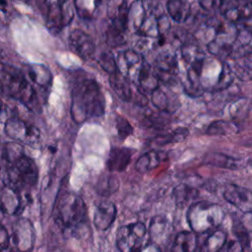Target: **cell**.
I'll use <instances>...</instances> for the list:
<instances>
[{"label":"cell","instance_id":"cell-21","mask_svg":"<svg viewBox=\"0 0 252 252\" xmlns=\"http://www.w3.org/2000/svg\"><path fill=\"white\" fill-rule=\"evenodd\" d=\"M116 207L112 202L103 201L98 204L94 215V224L98 230L109 228L116 218Z\"/></svg>","mask_w":252,"mask_h":252},{"label":"cell","instance_id":"cell-39","mask_svg":"<svg viewBox=\"0 0 252 252\" xmlns=\"http://www.w3.org/2000/svg\"><path fill=\"white\" fill-rule=\"evenodd\" d=\"M105 41L110 47H119L126 43L124 32L109 25L105 31Z\"/></svg>","mask_w":252,"mask_h":252},{"label":"cell","instance_id":"cell-9","mask_svg":"<svg viewBox=\"0 0 252 252\" xmlns=\"http://www.w3.org/2000/svg\"><path fill=\"white\" fill-rule=\"evenodd\" d=\"M4 132L12 140L27 145L35 144L40 139L39 130L19 117L8 118L4 124Z\"/></svg>","mask_w":252,"mask_h":252},{"label":"cell","instance_id":"cell-43","mask_svg":"<svg viewBox=\"0 0 252 252\" xmlns=\"http://www.w3.org/2000/svg\"><path fill=\"white\" fill-rule=\"evenodd\" d=\"M115 127L117 130V134L121 140H125L128 136H130L133 133V127L128 122V120L121 115L116 116Z\"/></svg>","mask_w":252,"mask_h":252},{"label":"cell","instance_id":"cell-12","mask_svg":"<svg viewBox=\"0 0 252 252\" xmlns=\"http://www.w3.org/2000/svg\"><path fill=\"white\" fill-rule=\"evenodd\" d=\"M154 70L159 82L165 85L172 84L179 70L177 56L168 51L159 53L154 61Z\"/></svg>","mask_w":252,"mask_h":252},{"label":"cell","instance_id":"cell-52","mask_svg":"<svg viewBox=\"0 0 252 252\" xmlns=\"http://www.w3.org/2000/svg\"><path fill=\"white\" fill-rule=\"evenodd\" d=\"M0 252H1V250H0Z\"/></svg>","mask_w":252,"mask_h":252},{"label":"cell","instance_id":"cell-49","mask_svg":"<svg viewBox=\"0 0 252 252\" xmlns=\"http://www.w3.org/2000/svg\"><path fill=\"white\" fill-rule=\"evenodd\" d=\"M66 0H44V2L47 4V7L51 6H57L62 3H64Z\"/></svg>","mask_w":252,"mask_h":252},{"label":"cell","instance_id":"cell-20","mask_svg":"<svg viewBox=\"0 0 252 252\" xmlns=\"http://www.w3.org/2000/svg\"><path fill=\"white\" fill-rule=\"evenodd\" d=\"M128 10L127 0H108L106 13L111 25L124 32L127 31Z\"/></svg>","mask_w":252,"mask_h":252},{"label":"cell","instance_id":"cell-32","mask_svg":"<svg viewBox=\"0 0 252 252\" xmlns=\"http://www.w3.org/2000/svg\"><path fill=\"white\" fill-rule=\"evenodd\" d=\"M198 195L199 193L194 187L186 184L176 186L172 192L174 202L179 207H184L190 201H194Z\"/></svg>","mask_w":252,"mask_h":252},{"label":"cell","instance_id":"cell-42","mask_svg":"<svg viewBox=\"0 0 252 252\" xmlns=\"http://www.w3.org/2000/svg\"><path fill=\"white\" fill-rule=\"evenodd\" d=\"M98 64L109 75L118 71L117 65H116V59L111 52L101 53L98 58Z\"/></svg>","mask_w":252,"mask_h":252},{"label":"cell","instance_id":"cell-26","mask_svg":"<svg viewBox=\"0 0 252 252\" xmlns=\"http://www.w3.org/2000/svg\"><path fill=\"white\" fill-rule=\"evenodd\" d=\"M228 61L227 64L234 77L241 81L252 80V54L236 59H228Z\"/></svg>","mask_w":252,"mask_h":252},{"label":"cell","instance_id":"cell-45","mask_svg":"<svg viewBox=\"0 0 252 252\" xmlns=\"http://www.w3.org/2000/svg\"><path fill=\"white\" fill-rule=\"evenodd\" d=\"M198 2L200 7L207 12L217 11L220 9L223 4V0H198Z\"/></svg>","mask_w":252,"mask_h":252},{"label":"cell","instance_id":"cell-46","mask_svg":"<svg viewBox=\"0 0 252 252\" xmlns=\"http://www.w3.org/2000/svg\"><path fill=\"white\" fill-rule=\"evenodd\" d=\"M219 252H244V248L239 240H228Z\"/></svg>","mask_w":252,"mask_h":252},{"label":"cell","instance_id":"cell-5","mask_svg":"<svg viewBox=\"0 0 252 252\" xmlns=\"http://www.w3.org/2000/svg\"><path fill=\"white\" fill-rule=\"evenodd\" d=\"M223 219L222 208L207 201L195 202L187 210V221L195 233H205L217 229Z\"/></svg>","mask_w":252,"mask_h":252},{"label":"cell","instance_id":"cell-2","mask_svg":"<svg viewBox=\"0 0 252 252\" xmlns=\"http://www.w3.org/2000/svg\"><path fill=\"white\" fill-rule=\"evenodd\" d=\"M0 92L33 112L40 110L36 92L23 71L2 62H0Z\"/></svg>","mask_w":252,"mask_h":252},{"label":"cell","instance_id":"cell-50","mask_svg":"<svg viewBox=\"0 0 252 252\" xmlns=\"http://www.w3.org/2000/svg\"><path fill=\"white\" fill-rule=\"evenodd\" d=\"M12 1H15V2H20V3H27L29 0H12Z\"/></svg>","mask_w":252,"mask_h":252},{"label":"cell","instance_id":"cell-8","mask_svg":"<svg viewBox=\"0 0 252 252\" xmlns=\"http://www.w3.org/2000/svg\"><path fill=\"white\" fill-rule=\"evenodd\" d=\"M147 234L146 225L137 221L123 225L116 233V246L120 252H135L144 245Z\"/></svg>","mask_w":252,"mask_h":252},{"label":"cell","instance_id":"cell-51","mask_svg":"<svg viewBox=\"0 0 252 252\" xmlns=\"http://www.w3.org/2000/svg\"><path fill=\"white\" fill-rule=\"evenodd\" d=\"M247 163H248V165H249V166L252 168V158H251V159H249Z\"/></svg>","mask_w":252,"mask_h":252},{"label":"cell","instance_id":"cell-3","mask_svg":"<svg viewBox=\"0 0 252 252\" xmlns=\"http://www.w3.org/2000/svg\"><path fill=\"white\" fill-rule=\"evenodd\" d=\"M87 217V207L80 196L67 192L58 200L54 220L63 232L76 234L86 223Z\"/></svg>","mask_w":252,"mask_h":252},{"label":"cell","instance_id":"cell-14","mask_svg":"<svg viewBox=\"0 0 252 252\" xmlns=\"http://www.w3.org/2000/svg\"><path fill=\"white\" fill-rule=\"evenodd\" d=\"M70 49L84 60L91 59L95 51V44L93 37L80 29L73 30L68 37Z\"/></svg>","mask_w":252,"mask_h":252},{"label":"cell","instance_id":"cell-37","mask_svg":"<svg viewBox=\"0 0 252 252\" xmlns=\"http://www.w3.org/2000/svg\"><path fill=\"white\" fill-rule=\"evenodd\" d=\"M188 133H189V131L187 128H178L170 133H167L164 135H158V136L155 137L152 140V143L157 146H163L168 143L180 142L187 137Z\"/></svg>","mask_w":252,"mask_h":252},{"label":"cell","instance_id":"cell-44","mask_svg":"<svg viewBox=\"0 0 252 252\" xmlns=\"http://www.w3.org/2000/svg\"><path fill=\"white\" fill-rule=\"evenodd\" d=\"M161 113H151L146 117L145 123L150 127L163 128L168 123V120L163 115H161Z\"/></svg>","mask_w":252,"mask_h":252},{"label":"cell","instance_id":"cell-28","mask_svg":"<svg viewBox=\"0 0 252 252\" xmlns=\"http://www.w3.org/2000/svg\"><path fill=\"white\" fill-rule=\"evenodd\" d=\"M109 83L112 90L120 99L124 101H130L132 99V89L130 87V81L119 71L109 75Z\"/></svg>","mask_w":252,"mask_h":252},{"label":"cell","instance_id":"cell-17","mask_svg":"<svg viewBox=\"0 0 252 252\" xmlns=\"http://www.w3.org/2000/svg\"><path fill=\"white\" fill-rule=\"evenodd\" d=\"M173 227L170 221L164 216H156L152 219L149 226V234L153 243L157 244L158 247L167 245Z\"/></svg>","mask_w":252,"mask_h":252},{"label":"cell","instance_id":"cell-33","mask_svg":"<svg viewBox=\"0 0 252 252\" xmlns=\"http://www.w3.org/2000/svg\"><path fill=\"white\" fill-rule=\"evenodd\" d=\"M161 14V13H160ZM158 12L151 14L136 32V33L142 37H149V38H158L160 33L158 27Z\"/></svg>","mask_w":252,"mask_h":252},{"label":"cell","instance_id":"cell-35","mask_svg":"<svg viewBox=\"0 0 252 252\" xmlns=\"http://www.w3.org/2000/svg\"><path fill=\"white\" fill-rule=\"evenodd\" d=\"M100 0H74V8L77 14L85 20L94 18Z\"/></svg>","mask_w":252,"mask_h":252},{"label":"cell","instance_id":"cell-22","mask_svg":"<svg viewBox=\"0 0 252 252\" xmlns=\"http://www.w3.org/2000/svg\"><path fill=\"white\" fill-rule=\"evenodd\" d=\"M225 21L233 24H241L252 19V0H239L235 5L227 7L223 11Z\"/></svg>","mask_w":252,"mask_h":252},{"label":"cell","instance_id":"cell-24","mask_svg":"<svg viewBox=\"0 0 252 252\" xmlns=\"http://www.w3.org/2000/svg\"><path fill=\"white\" fill-rule=\"evenodd\" d=\"M167 158L168 157L165 152L153 150L147 152L137 159L135 163V168L137 171L144 173L156 168L162 161H165Z\"/></svg>","mask_w":252,"mask_h":252},{"label":"cell","instance_id":"cell-16","mask_svg":"<svg viewBox=\"0 0 252 252\" xmlns=\"http://www.w3.org/2000/svg\"><path fill=\"white\" fill-rule=\"evenodd\" d=\"M249 54H252V28L242 23L237 24V33L228 59H236Z\"/></svg>","mask_w":252,"mask_h":252},{"label":"cell","instance_id":"cell-15","mask_svg":"<svg viewBox=\"0 0 252 252\" xmlns=\"http://www.w3.org/2000/svg\"><path fill=\"white\" fill-rule=\"evenodd\" d=\"M223 198L244 214L252 213V191L250 189L229 184L223 191Z\"/></svg>","mask_w":252,"mask_h":252},{"label":"cell","instance_id":"cell-10","mask_svg":"<svg viewBox=\"0 0 252 252\" xmlns=\"http://www.w3.org/2000/svg\"><path fill=\"white\" fill-rule=\"evenodd\" d=\"M115 59L117 70L135 84L138 73L146 58L135 49H125L118 52Z\"/></svg>","mask_w":252,"mask_h":252},{"label":"cell","instance_id":"cell-34","mask_svg":"<svg viewBox=\"0 0 252 252\" xmlns=\"http://www.w3.org/2000/svg\"><path fill=\"white\" fill-rule=\"evenodd\" d=\"M204 161L208 164L218 167H224L229 169H235L237 167V160L234 158L220 153H210L206 155Z\"/></svg>","mask_w":252,"mask_h":252},{"label":"cell","instance_id":"cell-30","mask_svg":"<svg viewBox=\"0 0 252 252\" xmlns=\"http://www.w3.org/2000/svg\"><path fill=\"white\" fill-rule=\"evenodd\" d=\"M225 242L226 233L220 229H215L204 241L201 252H219Z\"/></svg>","mask_w":252,"mask_h":252},{"label":"cell","instance_id":"cell-19","mask_svg":"<svg viewBox=\"0 0 252 252\" xmlns=\"http://www.w3.org/2000/svg\"><path fill=\"white\" fill-rule=\"evenodd\" d=\"M0 207L5 214L15 216L22 211V199L20 191L5 184L0 187Z\"/></svg>","mask_w":252,"mask_h":252},{"label":"cell","instance_id":"cell-47","mask_svg":"<svg viewBox=\"0 0 252 252\" xmlns=\"http://www.w3.org/2000/svg\"><path fill=\"white\" fill-rule=\"evenodd\" d=\"M10 235L6 227L0 222V250H5L9 247Z\"/></svg>","mask_w":252,"mask_h":252},{"label":"cell","instance_id":"cell-31","mask_svg":"<svg viewBox=\"0 0 252 252\" xmlns=\"http://www.w3.org/2000/svg\"><path fill=\"white\" fill-rule=\"evenodd\" d=\"M119 188V180L111 174H104L101 175L96 184H95V191L98 195L107 197L115 193Z\"/></svg>","mask_w":252,"mask_h":252},{"label":"cell","instance_id":"cell-1","mask_svg":"<svg viewBox=\"0 0 252 252\" xmlns=\"http://www.w3.org/2000/svg\"><path fill=\"white\" fill-rule=\"evenodd\" d=\"M104 111L105 98L97 82L88 78L77 82L71 94L72 119L81 124L91 118L102 116Z\"/></svg>","mask_w":252,"mask_h":252},{"label":"cell","instance_id":"cell-13","mask_svg":"<svg viewBox=\"0 0 252 252\" xmlns=\"http://www.w3.org/2000/svg\"><path fill=\"white\" fill-rule=\"evenodd\" d=\"M157 11L158 8L154 0H133L128 10L127 30L136 32L144 21Z\"/></svg>","mask_w":252,"mask_h":252},{"label":"cell","instance_id":"cell-48","mask_svg":"<svg viewBox=\"0 0 252 252\" xmlns=\"http://www.w3.org/2000/svg\"><path fill=\"white\" fill-rule=\"evenodd\" d=\"M135 252H161V249L157 244L151 243V244H147L145 246L143 245L141 248H139Z\"/></svg>","mask_w":252,"mask_h":252},{"label":"cell","instance_id":"cell-7","mask_svg":"<svg viewBox=\"0 0 252 252\" xmlns=\"http://www.w3.org/2000/svg\"><path fill=\"white\" fill-rule=\"evenodd\" d=\"M35 240V230L29 219L19 218L13 224L9 252H32Z\"/></svg>","mask_w":252,"mask_h":252},{"label":"cell","instance_id":"cell-38","mask_svg":"<svg viewBox=\"0 0 252 252\" xmlns=\"http://www.w3.org/2000/svg\"><path fill=\"white\" fill-rule=\"evenodd\" d=\"M181 59L184 62V64H186V66L199 61L201 59H203L206 54L204 53V51L195 44H185L182 48H181Z\"/></svg>","mask_w":252,"mask_h":252},{"label":"cell","instance_id":"cell-6","mask_svg":"<svg viewBox=\"0 0 252 252\" xmlns=\"http://www.w3.org/2000/svg\"><path fill=\"white\" fill-rule=\"evenodd\" d=\"M7 178L8 184L19 191L32 188L37 183L38 169L33 159L24 155L7 164Z\"/></svg>","mask_w":252,"mask_h":252},{"label":"cell","instance_id":"cell-36","mask_svg":"<svg viewBox=\"0 0 252 252\" xmlns=\"http://www.w3.org/2000/svg\"><path fill=\"white\" fill-rule=\"evenodd\" d=\"M152 102L154 106L162 112H172L175 108L172 106V100L169 98L168 94L161 90L160 87H158L157 90H155L152 94Z\"/></svg>","mask_w":252,"mask_h":252},{"label":"cell","instance_id":"cell-29","mask_svg":"<svg viewBox=\"0 0 252 252\" xmlns=\"http://www.w3.org/2000/svg\"><path fill=\"white\" fill-rule=\"evenodd\" d=\"M197 244V235L194 231H181L173 240L171 252H194Z\"/></svg>","mask_w":252,"mask_h":252},{"label":"cell","instance_id":"cell-25","mask_svg":"<svg viewBox=\"0 0 252 252\" xmlns=\"http://www.w3.org/2000/svg\"><path fill=\"white\" fill-rule=\"evenodd\" d=\"M166 11L171 20L184 24L191 16V4L188 0H168Z\"/></svg>","mask_w":252,"mask_h":252},{"label":"cell","instance_id":"cell-27","mask_svg":"<svg viewBox=\"0 0 252 252\" xmlns=\"http://www.w3.org/2000/svg\"><path fill=\"white\" fill-rule=\"evenodd\" d=\"M27 73L31 81L36 86L43 88L45 90L50 88L51 82H52V76L49 70L45 66L41 64L29 65L27 69Z\"/></svg>","mask_w":252,"mask_h":252},{"label":"cell","instance_id":"cell-11","mask_svg":"<svg viewBox=\"0 0 252 252\" xmlns=\"http://www.w3.org/2000/svg\"><path fill=\"white\" fill-rule=\"evenodd\" d=\"M47 8L46 27L50 32L58 33L72 22L74 17V8L70 0H66L60 5Z\"/></svg>","mask_w":252,"mask_h":252},{"label":"cell","instance_id":"cell-41","mask_svg":"<svg viewBox=\"0 0 252 252\" xmlns=\"http://www.w3.org/2000/svg\"><path fill=\"white\" fill-rule=\"evenodd\" d=\"M233 130V125L229 122L223 121V120H218L212 122L208 129L207 133L209 135H225L228 133H231Z\"/></svg>","mask_w":252,"mask_h":252},{"label":"cell","instance_id":"cell-23","mask_svg":"<svg viewBox=\"0 0 252 252\" xmlns=\"http://www.w3.org/2000/svg\"><path fill=\"white\" fill-rule=\"evenodd\" d=\"M133 151L128 148H113L110 150L106 166L109 171H123L131 161Z\"/></svg>","mask_w":252,"mask_h":252},{"label":"cell","instance_id":"cell-4","mask_svg":"<svg viewBox=\"0 0 252 252\" xmlns=\"http://www.w3.org/2000/svg\"><path fill=\"white\" fill-rule=\"evenodd\" d=\"M233 78L226 61L206 55L199 72V82L204 93L223 91L231 85Z\"/></svg>","mask_w":252,"mask_h":252},{"label":"cell","instance_id":"cell-40","mask_svg":"<svg viewBox=\"0 0 252 252\" xmlns=\"http://www.w3.org/2000/svg\"><path fill=\"white\" fill-rule=\"evenodd\" d=\"M24 155V148L18 143H8L3 148V158L6 164L12 163L13 161H15Z\"/></svg>","mask_w":252,"mask_h":252},{"label":"cell","instance_id":"cell-18","mask_svg":"<svg viewBox=\"0 0 252 252\" xmlns=\"http://www.w3.org/2000/svg\"><path fill=\"white\" fill-rule=\"evenodd\" d=\"M135 85L139 93L147 95L151 94L159 87V80L152 67V65L145 59L143 65L138 73Z\"/></svg>","mask_w":252,"mask_h":252}]
</instances>
